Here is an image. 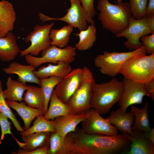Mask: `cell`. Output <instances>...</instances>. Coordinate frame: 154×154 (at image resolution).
<instances>
[{
	"label": "cell",
	"mask_w": 154,
	"mask_h": 154,
	"mask_svg": "<svg viewBox=\"0 0 154 154\" xmlns=\"http://www.w3.org/2000/svg\"><path fill=\"white\" fill-rule=\"evenodd\" d=\"M130 141L123 134L109 135L88 134L76 128L64 137L65 154H114L129 146Z\"/></svg>",
	"instance_id": "obj_1"
},
{
	"label": "cell",
	"mask_w": 154,
	"mask_h": 154,
	"mask_svg": "<svg viewBox=\"0 0 154 154\" xmlns=\"http://www.w3.org/2000/svg\"><path fill=\"white\" fill-rule=\"evenodd\" d=\"M97 8L102 27L115 35L126 29L132 17L127 2L114 4L108 0H99Z\"/></svg>",
	"instance_id": "obj_2"
},
{
	"label": "cell",
	"mask_w": 154,
	"mask_h": 154,
	"mask_svg": "<svg viewBox=\"0 0 154 154\" xmlns=\"http://www.w3.org/2000/svg\"><path fill=\"white\" fill-rule=\"evenodd\" d=\"M124 87L123 81L114 77L108 82L100 83L94 81L92 86L90 108L95 110L100 115L108 113L119 101Z\"/></svg>",
	"instance_id": "obj_3"
},
{
	"label": "cell",
	"mask_w": 154,
	"mask_h": 154,
	"mask_svg": "<svg viewBox=\"0 0 154 154\" xmlns=\"http://www.w3.org/2000/svg\"><path fill=\"white\" fill-rule=\"evenodd\" d=\"M124 78L145 84L154 80V53L140 54L128 59L119 72Z\"/></svg>",
	"instance_id": "obj_4"
},
{
	"label": "cell",
	"mask_w": 154,
	"mask_h": 154,
	"mask_svg": "<svg viewBox=\"0 0 154 154\" xmlns=\"http://www.w3.org/2000/svg\"><path fill=\"white\" fill-rule=\"evenodd\" d=\"M147 53L144 46L130 51L109 52L104 51L97 55L94 59V64L102 74L112 77L118 74L124 63L130 58L137 54Z\"/></svg>",
	"instance_id": "obj_5"
},
{
	"label": "cell",
	"mask_w": 154,
	"mask_h": 154,
	"mask_svg": "<svg viewBox=\"0 0 154 154\" xmlns=\"http://www.w3.org/2000/svg\"><path fill=\"white\" fill-rule=\"evenodd\" d=\"M82 68L83 76L82 81L66 103L72 112L76 114L86 112L90 108L92 86L95 81L91 70L86 66Z\"/></svg>",
	"instance_id": "obj_6"
},
{
	"label": "cell",
	"mask_w": 154,
	"mask_h": 154,
	"mask_svg": "<svg viewBox=\"0 0 154 154\" xmlns=\"http://www.w3.org/2000/svg\"><path fill=\"white\" fill-rule=\"evenodd\" d=\"M76 49L75 47L70 45L60 48L51 45L42 51L41 57L28 54L25 56V60L28 64L35 68L46 63L56 64L58 62L64 61L70 63L75 60Z\"/></svg>",
	"instance_id": "obj_7"
},
{
	"label": "cell",
	"mask_w": 154,
	"mask_h": 154,
	"mask_svg": "<svg viewBox=\"0 0 154 154\" xmlns=\"http://www.w3.org/2000/svg\"><path fill=\"white\" fill-rule=\"evenodd\" d=\"M70 1V7L67 9V12L64 16L59 18L51 17L39 12L38 14L40 20L42 23L53 20L63 21L80 31L86 29L88 26L87 23L95 25L94 21L88 15L79 0Z\"/></svg>",
	"instance_id": "obj_8"
},
{
	"label": "cell",
	"mask_w": 154,
	"mask_h": 154,
	"mask_svg": "<svg viewBox=\"0 0 154 154\" xmlns=\"http://www.w3.org/2000/svg\"><path fill=\"white\" fill-rule=\"evenodd\" d=\"M54 25V23L52 22L42 25H35L33 31L25 38V42L27 43L30 42V45L26 49L20 51V56H22L30 54L36 56L43 50L50 46L51 41L49 35Z\"/></svg>",
	"instance_id": "obj_9"
},
{
	"label": "cell",
	"mask_w": 154,
	"mask_h": 154,
	"mask_svg": "<svg viewBox=\"0 0 154 154\" xmlns=\"http://www.w3.org/2000/svg\"><path fill=\"white\" fill-rule=\"evenodd\" d=\"M153 33L149 27L145 16L139 19L132 17L126 29L115 35L117 38H126L127 40L124 42L123 45L129 50H133L143 46L140 40L141 37Z\"/></svg>",
	"instance_id": "obj_10"
},
{
	"label": "cell",
	"mask_w": 154,
	"mask_h": 154,
	"mask_svg": "<svg viewBox=\"0 0 154 154\" xmlns=\"http://www.w3.org/2000/svg\"><path fill=\"white\" fill-rule=\"evenodd\" d=\"M87 117L81 123V129L88 134L109 135H117L118 130L107 119L102 117L95 110L90 108L88 111Z\"/></svg>",
	"instance_id": "obj_11"
},
{
	"label": "cell",
	"mask_w": 154,
	"mask_h": 154,
	"mask_svg": "<svg viewBox=\"0 0 154 154\" xmlns=\"http://www.w3.org/2000/svg\"><path fill=\"white\" fill-rule=\"evenodd\" d=\"M122 81L124 90L118 102L119 109L122 112H126L129 106L141 104L143 97L147 94L145 84L124 78Z\"/></svg>",
	"instance_id": "obj_12"
},
{
	"label": "cell",
	"mask_w": 154,
	"mask_h": 154,
	"mask_svg": "<svg viewBox=\"0 0 154 154\" xmlns=\"http://www.w3.org/2000/svg\"><path fill=\"white\" fill-rule=\"evenodd\" d=\"M83 76V68L72 70L62 79L54 88V91L57 97L66 104L80 86Z\"/></svg>",
	"instance_id": "obj_13"
},
{
	"label": "cell",
	"mask_w": 154,
	"mask_h": 154,
	"mask_svg": "<svg viewBox=\"0 0 154 154\" xmlns=\"http://www.w3.org/2000/svg\"><path fill=\"white\" fill-rule=\"evenodd\" d=\"M88 111L78 114L72 112L58 116L54 120L56 132L63 137L75 131L77 125L88 116Z\"/></svg>",
	"instance_id": "obj_14"
},
{
	"label": "cell",
	"mask_w": 154,
	"mask_h": 154,
	"mask_svg": "<svg viewBox=\"0 0 154 154\" xmlns=\"http://www.w3.org/2000/svg\"><path fill=\"white\" fill-rule=\"evenodd\" d=\"M35 68L31 65H23L18 62H12L3 70L7 74L17 75L18 81L26 85L27 82H31L40 86V79L34 74Z\"/></svg>",
	"instance_id": "obj_15"
},
{
	"label": "cell",
	"mask_w": 154,
	"mask_h": 154,
	"mask_svg": "<svg viewBox=\"0 0 154 154\" xmlns=\"http://www.w3.org/2000/svg\"><path fill=\"white\" fill-rule=\"evenodd\" d=\"M133 135L122 133L130 141L129 150L123 154H154V145L151 143L141 132L132 130Z\"/></svg>",
	"instance_id": "obj_16"
},
{
	"label": "cell",
	"mask_w": 154,
	"mask_h": 154,
	"mask_svg": "<svg viewBox=\"0 0 154 154\" xmlns=\"http://www.w3.org/2000/svg\"><path fill=\"white\" fill-rule=\"evenodd\" d=\"M16 19V13L12 4L5 0L0 1V38L13 31Z\"/></svg>",
	"instance_id": "obj_17"
},
{
	"label": "cell",
	"mask_w": 154,
	"mask_h": 154,
	"mask_svg": "<svg viewBox=\"0 0 154 154\" xmlns=\"http://www.w3.org/2000/svg\"><path fill=\"white\" fill-rule=\"evenodd\" d=\"M106 119L120 131L133 136L132 127L134 123V116L131 112H123L118 108L112 111Z\"/></svg>",
	"instance_id": "obj_18"
},
{
	"label": "cell",
	"mask_w": 154,
	"mask_h": 154,
	"mask_svg": "<svg viewBox=\"0 0 154 154\" xmlns=\"http://www.w3.org/2000/svg\"><path fill=\"white\" fill-rule=\"evenodd\" d=\"M9 106L15 110L21 117L24 123V130L29 128L32 122L38 116L44 115L42 110L30 107L24 102L6 101Z\"/></svg>",
	"instance_id": "obj_19"
},
{
	"label": "cell",
	"mask_w": 154,
	"mask_h": 154,
	"mask_svg": "<svg viewBox=\"0 0 154 154\" xmlns=\"http://www.w3.org/2000/svg\"><path fill=\"white\" fill-rule=\"evenodd\" d=\"M20 50L16 37L11 31L5 36L0 38V59L5 62L15 59Z\"/></svg>",
	"instance_id": "obj_20"
},
{
	"label": "cell",
	"mask_w": 154,
	"mask_h": 154,
	"mask_svg": "<svg viewBox=\"0 0 154 154\" xmlns=\"http://www.w3.org/2000/svg\"><path fill=\"white\" fill-rule=\"evenodd\" d=\"M70 63L64 61L58 62L56 65L49 64L47 66H42L34 74L39 78H47L51 76H56L63 78L72 70Z\"/></svg>",
	"instance_id": "obj_21"
},
{
	"label": "cell",
	"mask_w": 154,
	"mask_h": 154,
	"mask_svg": "<svg viewBox=\"0 0 154 154\" xmlns=\"http://www.w3.org/2000/svg\"><path fill=\"white\" fill-rule=\"evenodd\" d=\"M50 133L40 132L21 136L23 142L18 141L14 136L13 137L20 148L26 152H30L38 148L49 145Z\"/></svg>",
	"instance_id": "obj_22"
},
{
	"label": "cell",
	"mask_w": 154,
	"mask_h": 154,
	"mask_svg": "<svg viewBox=\"0 0 154 154\" xmlns=\"http://www.w3.org/2000/svg\"><path fill=\"white\" fill-rule=\"evenodd\" d=\"M148 106L147 102L141 109L133 105L131 106V112L134 116V123L132 127V130L147 133L151 130L149 118Z\"/></svg>",
	"instance_id": "obj_23"
},
{
	"label": "cell",
	"mask_w": 154,
	"mask_h": 154,
	"mask_svg": "<svg viewBox=\"0 0 154 154\" xmlns=\"http://www.w3.org/2000/svg\"><path fill=\"white\" fill-rule=\"evenodd\" d=\"M7 88L3 90V96L6 101L21 102L23 100L24 92L28 88V86L12 79L11 76L7 78Z\"/></svg>",
	"instance_id": "obj_24"
},
{
	"label": "cell",
	"mask_w": 154,
	"mask_h": 154,
	"mask_svg": "<svg viewBox=\"0 0 154 154\" xmlns=\"http://www.w3.org/2000/svg\"><path fill=\"white\" fill-rule=\"evenodd\" d=\"M72 112L69 107L61 101L53 91L50 101L49 107L44 117L47 120H54L59 116H64Z\"/></svg>",
	"instance_id": "obj_25"
},
{
	"label": "cell",
	"mask_w": 154,
	"mask_h": 154,
	"mask_svg": "<svg viewBox=\"0 0 154 154\" xmlns=\"http://www.w3.org/2000/svg\"><path fill=\"white\" fill-rule=\"evenodd\" d=\"M23 100L28 106L43 111L44 99L41 87L28 86V88L24 95Z\"/></svg>",
	"instance_id": "obj_26"
},
{
	"label": "cell",
	"mask_w": 154,
	"mask_h": 154,
	"mask_svg": "<svg viewBox=\"0 0 154 154\" xmlns=\"http://www.w3.org/2000/svg\"><path fill=\"white\" fill-rule=\"evenodd\" d=\"M96 31L95 25H90L86 30L74 34L79 38L78 42L75 45L76 49L82 51L91 48L96 40Z\"/></svg>",
	"instance_id": "obj_27"
},
{
	"label": "cell",
	"mask_w": 154,
	"mask_h": 154,
	"mask_svg": "<svg viewBox=\"0 0 154 154\" xmlns=\"http://www.w3.org/2000/svg\"><path fill=\"white\" fill-rule=\"evenodd\" d=\"M40 132H56L54 120H47L43 114L39 115L35 118L31 127L20 132V134L21 136H25Z\"/></svg>",
	"instance_id": "obj_28"
},
{
	"label": "cell",
	"mask_w": 154,
	"mask_h": 154,
	"mask_svg": "<svg viewBox=\"0 0 154 154\" xmlns=\"http://www.w3.org/2000/svg\"><path fill=\"white\" fill-rule=\"evenodd\" d=\"M73 31V27L68 25L59 29H52L49 35L51 44L60 48L65 47L67 45L70 36Z\"/></svg>",
	"instance_id": "obj_29"
},
{
	"label": "cell",
	"mask_w": 154,
	"mask_h": 154,
	"mask_svg": "<svg viewBox=\"0 0 154 154\" xmlns=\"http://www.w3.org/2000/svg\"><path fill=\"white\" fill-rule=\"evenodd\" d=\"M62 78L56 76H51L40 79L41 88L44 99V114L47 111L52 93L56 86Z\"/></svg>",
	"instance_id": "obj_30"
},
{
	"label": "cell",
	"mask_w": 154,
	"mask_h": 154,
	"mask_svg": "<svg viewBox=\"0 0 154 154\" xmlns=\"http://www.w3.org/2000/svg\"><path fill=\"white\" fill-rule=\"evenodd\" d=\"M3 91L2 82L0 80V112L11 119L18 131L22 132L24 130L7 104L3 96Z\"/></svg>",
	"instance_id": "obj_31"
},
{
	"label": "cell",
	"mask_w": 154,
	"mask_h": 154,
	"mask_svg": "<svg viewBox=\"0 0 154 154\" xmlns=\"http://www.w3.org/2000/svg\"><path fill=\"white\" fill-rule=\"evenodd\" d=\"M148 0H129L130 10L132 17L137 19L146 15Z\"/></svg>",
	"instance_id": "obj_32"
},
{
	"label": "cell",
	"mask_w": 154,
	"mask_h": 154,
	"mask_svg": "<svg viewBox=\"0 0 154 154\" xmlns=\"http://www.w3.org/2000/svg\"><path fill=\"white\" fill-rule=\"evenodd\" d=\"M64 142V137L56 132L50 133L48 154H62Z\"/></svg>",
	"instance_id": "obj_33"
},
{
	"label": "cell",
	"mask_w": 154,
	"mask_h": 154,
	"mask_svg": "<svg viewBox=\"0 0 154 154\" xmlns=\"http://www.w3.org/2000/svg\"><path fill=\"white\" fill-rule=\"evenodd\" d=\"M7 117L0 112V126L1 129V135L0 139V145L4 139L5 135L7 134L11 135L14 136L11 131V122L9 121Z\"/></svg>",
	"instance_id": "obj_34"
},
{
	"label": "cell",
	"mask_w": 154,
	"mask_h": 154,
	"mask_svg": "<svg viewBox=\"0 0 154 154\" xmlns=\"http://www.w3.org/2000/svg\"><path fill=\"white\" fill-rule=\"evenodd\" d=\"M140 40L145 47L147 53L150 54L154 53V33L150 35L143 36L140 38Z\"/></svg>",
	"instance_id": "obj_35"
},
{
	"label": "cell",
	"mask_w": 154,
	"mask_h": 154,
	"mask_svg": "<svg viewBox=\"0 0 154 154\" xmlns=\"http://www.w3.org/2000/svg\"><path fill=\"white\" fill-rule=\"evenodd\" d=\"M82 6L88 15L92 18L96 15V11L94 6V0H79Z\"/></svg>",
	"instance_id": "obj_36"
},
{
	"label": "cell",
	"mask_w": 154,
	"mask_h": 154,
	"mask_svg": "<svg viewBox=\"0 0 154 154\" xmlns=\"http://www.w3.org/2000/svg\"><path fill=\"white\" fill-rule=\"evenodd\" d=\"M49 145L42 147L38 148L30 152H26L22 149L18 150L17 153L18 154H48Z\"/></svg>",
	"instance_id": "obj_37"
},
{
	"label": "cell",
	"mask_w": 154,
	"mask_h": 154,
	"mask_svg": "<svg viewBox=\"0 0 154 154\" xmlns=\"http://www.w3.org/2000/svg\"><path fill=\"white\" fill-rule=\"evenodd\" d=\"M147 92V96L150 97L152 101L154 100V80L145 84Z\"/></svg>",
	"instance_id": "obj_38"
},
{
	"label": "cell",
	"mask_w": 154,
	"mask_h": 154,
	"mask_svg": "<svg viewBox=\"0 0 154 154\" xmlns=\"http://www.w3.org/2000/svg\"><path fill=\"white\" fill-rule=\"evenodd\" d=\"M147 24L150 29L154 32V15L145 16Z\"/></svg>",
	"instance_id": "obj_39"
},
{
	"label": "cell",
	"mask_w": 154,
	"mask_h": 154,
	"mask_svg": "<svg viewBox=\"0 0 154 154\" xmlns=\"http://www.w3.org/2000/svg\"><path fill=\"white\" fill-rule=\"evenodd\" d=\"M148 1L146 15H154V0H148Z\"/></svg>",
	"instance_id": "obj_40"
},
{
	"label": "cell",
	"mask_w": 154,
	"mask_h": 154,
	"mask_svg": "<svg viewBox=\"0 0 154 154\" xmlns=\"http://www.w3.org/2000/svg\"><path fill=\"white\" fill-rule=\"evenodd\" d=\"M143 133L145 137L154 145V128H151L150 131L148 133Z\"/></svg>",
	"instance_id": "obj_41"
},
{
	"label": "cell",
	"mask_w": 154,
	"mask_h": 154,
	"mask_svg": "<svg viewBox=\"0 0 154 154\" xmlns=\"http://www.w3.org/2000/svg\"><path fill=\"white\" fill-rule=\"evenodd\" d=\"M123 0H117V3H119L122 1Z\"/></svg>",
	"instance_id": "obj_42"
}]
</instances>
